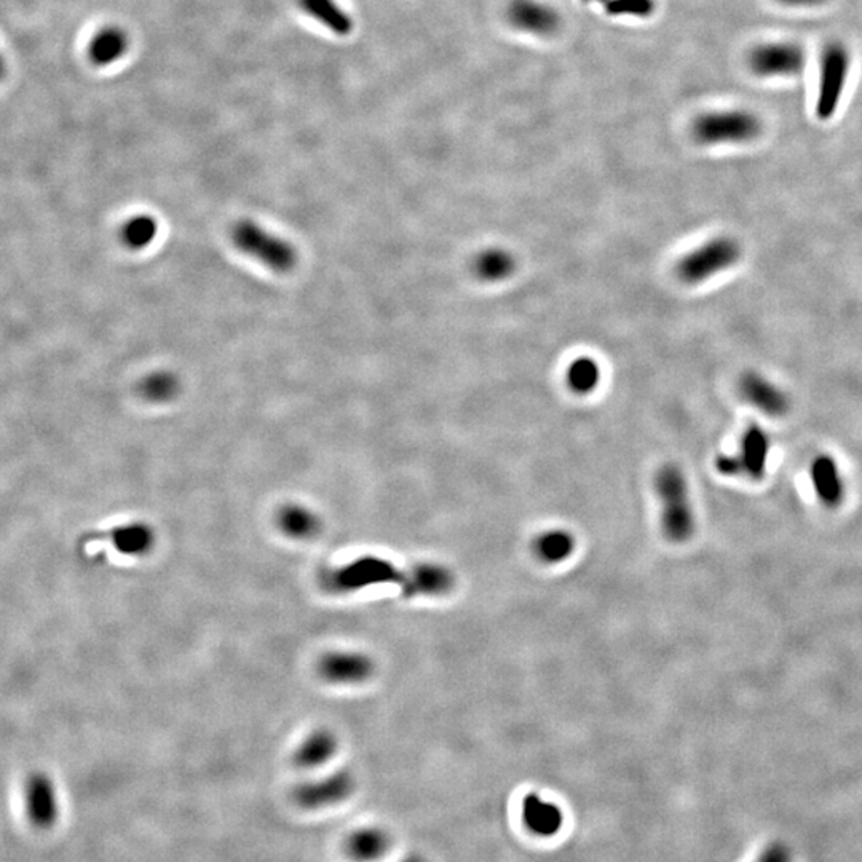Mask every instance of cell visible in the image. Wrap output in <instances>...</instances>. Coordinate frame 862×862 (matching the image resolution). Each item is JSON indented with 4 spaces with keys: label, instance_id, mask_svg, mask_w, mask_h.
<instances>
[{
    "label": "cell",
    "instance_id": "cb8c5ba5",
    "mask_svg": "<svg viewBox=\"0 0 862 862\" xmlns=\"http://www.w3.org/2000/svg\"><path fill=\"white\" fill-rule=\"evenodd\" d=\"M159 234V224L152 216L138 215L128 219L120 229V240L125 247L135 249L148 248Z\"/></svg>",
    "mask_w": 862,
    "mask_h": 862
},
{
    "label": "cell",
    "instance_id": "2e32d148",
    "mask_svg": "<svg viewBox=\"0 0 862 862\" xmlns=\"http://www.w3.org/2000/svg\"><path fill=\"white\" fill-rule=\"evenodd\" d=\"M390 849V834L380 828L358 829L347 840L348 856L358 862L383 860Z\"/></svg>",
    "mask_w": 862,
    "mask_h": 862
},
{
    "label": "cell",
    "instance_id": "7a4b0ae2",
    "mask_svg": "<svg viewBox=\"0 0 862 862\" xmlns=\"http://www.w3.org/2000/svg\"><path fill=\"white\" fill-rule=\"evenodd\" d=\"M230 238L235 248L240 249L244 255L258 260L270 270L278 274H286L296 266V249L285 238L269 232L258 222L241 219L235 222L230 230Z\"/></svg>",
    "mask_w": 862,
    "mask_h": 862
},
{
    "label": "cell",
    "instance_id": "83f0119b",
    "mask_svg": "<svg viewBox=\"0 0 862 862\" xmlns=\"http://www.w3.org/2000/svg\"><path fill=\"white\" fill-rule=\"evenodd\" d=\"M757 862H789V854L781 846H773Z\"/></svg>",
    "mask_w": 862,
    "mask_h": 862
},
{
    "label": "cell",
    "instance_id": "5bb4252c",
    "mask_svg": "<svg viewBox=\"0 0 862 862\" xmlns=\"http://www.w3.org/2000/svg\"><path fill=\"white\" fill-rule=\"evenodd\" d=\"M523 821L532 834L553 838L563 828L564 813L555 802L545 801L538 794H529L523 801Z\"/></svg>",
    "mask_w": 862,
    "mask_h": 862
},
{
    "label": "cell",
    "instance_id": "f1b7e54d",
    "mask_svg": "<svg viewBox=\"0 0 862 862\" xmlns=\"http://www.w3.org/2000/svg\"><path fill=\"white\" fill-rule=\"evenodd\" d=\"M780 2L786 3L789 7H814L821 6L825 0H780Z\"/></svg>",
    "mask_w": 862,
    "mask_h": 862
},
{
    "label": "cell",
    "instance_id": "d6986e66",
    "mask_svg": "<svg viewBox=\"0 0 862 862\" xmlns=\"http://www.w3.org/2000/svg\"><path fill=\"white\" fill-rule=\"evenodd\" d=\"M516 270V259L512 252L502 248H491L473 260V271L483 281H502L512 277Z\"/></svg>",
    "mask_w": 862,
    "mask_h": 862
},
{
    "label": "cell",
    "instance_id": "30bf717a",
    "mask_svg": "<svg viewBox=\"0 0 862 862\" xmlns=\"http://www.w3.org/2000/svg\"><path fill=\"white\" fill-rule=\"evenodd\" d=\"M740 394L744 402L769 417H781L789 410L787 395L757 373H746L740 379Z\"/></svg>",
    "mask_w": 862,
    "mask_h": 862
},
{
    "label": "cell",
    "instance_id": "6da1fadb",
    "mask_svg": "<svg viewBox=\"0 0 862 862\" xmlns=\"http://www.w3.org/2000/svg\"><path fill=\"white\" fill-rule=\"evenodd\" d=\"M655 491L662 502V529L667 541L685 543L695 532V515L687 478L682 469L667 464L655 476Z\"/></svg>",
    "mask_w": 862,
    "mask_h": 862
},
{
    "label": "cell",
    "instance_id": "e0dca14e",
    "mask_svg": "<svg viewBox=\"0 0 862 862\" xmlns=\"http://www.w3.org/2000/svg\"><path fill=\"white\" fill-rule=\"evenodd\" d=\"M128 50L127 34L119 28H105L91 39L88 58L98 68H108L120 60Z\"/></svg>",
    "mask_w": 862,
    "mask_h": 862
},
{
    "label": "cell",
    "instance_id": "d4e9b609",
    "mask_svg": "<svg viewBox=\"0 0 862 862\" xmlns=\"http://www.w3.org/2000/svg\"><path fill=\"white\" fill-rule=\"evenodd\" d=\"M601 380L600 365L593 358L575 359L567 369V384L572 392L578 395L592 394Z\"/></svg>",
    "mask_w": 862,
    "mask_h": 862
},
{
    "label": "cell",
    "instance_id": "4dcf8cb0",
    "mask_svg": "<svg viewBox=\"0 0 862 862\" xmlns=\"http://www.w3.org/2000/svg\"><path fill=\"white\" fill-rule=\"evenodd\" d=\"M403 862H427V861H425L424 858H420V856H409L407 858V860Z\"/></svg>",
    "mask_w": 862,
    "mask_h": 862
},
{
    "label": "cell",
    "instance_id": "484cf974",
    "mask_svg": "<svg viewBox=\"0 0 862 862\" xmlns=\"http://www.w3.org/2000/svg\"><path fill=\"white\" fill-rule=\"evenodd\" d=\"M605 10L611 14L648 17L655 10V2L653 0H607Z\"/></svg>",
    "mask_w": 862,
    "mask_h": 862
},
{
    "label": "cell",
    "instance_id": "4316f807",
    "mask_svg": "<svg viewBox=\"0 0 862 862\" xmlns=\"http://www.w3.org/2000/svg\"><path fill=\"white\" fill-rule=\"evenodd\" d=\"M715 469L724 476H741V465L735 454H722L715 458Z\"/></svg>",
    "mask_w": 862,
    "mask_h": 862
},
{
    "label": "cell",
    "instance_id": "ac0fdd59",
    "mask_svg": "<svg viewBox=\"0 0 862 862\" xmlns=\"http://www.w3.org/2000/svg\"><path fill=\"white\" fill-rule=\"evenodd\" d=\"M337 751V740L331 732L320 730L311 733L304 740V743L297 747L295 754L296 764L303 769H318V766L328 764Z\"/></svg>",
    "mask_w": 862,
    "mask_h": 862
},
{
    "label": "cell",
    "instance_id": "277c9868",
    "mask_svg": "<svg viewBox=\"0 0 862 862\" xmlns=\"http://www.w3.org/2000/svg\"><path fill=\"white\" fill-rule=\"evenodd\" d=\"M741 256L743 249L735 238L715 237L678 260L676 274L684 284H703L707 278L739 264Z\"/></svg>",
    "mask_w": 862,
    "mask_h": 862
},
{
    "label": "cell",
    "instance_id": "603a6c76",
    "mask_svg": "<svg viewBox=\"0 0 862 862\" xmlns=\"http://www.w3.org/2000/svg\"><path fill=\"white\" fill-rule=\"evenodd\" d=\"M139 395L150 403L172 402L181 392V380L171 370H157L139 383Z\"/></svg>",
    "mask_w": 862,
    "mask_h": 862
},
{
    "label": "cell",
    "instance_id": "9a60e30c",
    "mask_svg": "<svg viewBox=\"0 0 862 862\" xmlns=\"http://www.w3.org/2000/svg\"><path fill=\"white\" fill-rule=\"evenodd\" d=\"M454 586V577L446 567L436 564H420L407 571V579L403 593L406 596H439L449 593Z\"/></svg>",
    "mask_w": 862,
    "mask_h": 862
},
{
    "label": "cell",
    "instance_id": "ffe728a7",
    "mask_svg": "<svg viewBox=\"0 0 862 862\" xmlns=\"http://www.w3.org/2000/svg\"><path fill=\"white\" fill-rule=\"evenodd\" d=\"M299 2L310 17L334 34L348 36L354 29V21L337 6L336 0H299Z\"/></svg>",
    "mask_w": 862,
    "mask_h": 862
},
{
    "label": "cell",
    "instance_id": "4fadbf2b",
    "mask_svg": "<svg viewBox=\"0 0 862 862\" xmlns=\"http://www.w3.org/2000/svg\"><path fill=\"white\" fill-rule=\"evenodd\" d=\"M741 465V476L752 480L764 479L770 456L769 433L757 424H752L743 433L740 453L735 454Z\"/></svg>",
    "mask_w": 862,
    "mask_h": 862
},
{
    "label": "cell",
    "instance_id": "7c38bea8",
    "mask_svg": "<svg viewBox=\"0 0 862 862\" xmlns=\"http://www.w3.org/2000/svg\"><path fill=\"white\" fill-rule=\"evenodd\" d=\"M373 662L363 653H329L320 663L321 676L333 684L351 685L365 682L373 674Z\"/></svg>",
    "mask_w": 862,
    "mask_h": 862
},
{
    "label": "cell",
    "instance_id": "3957f363",
    "mask_svg": "<svg viewBox=\"0 0 862 862\" xmlns=\"http://www.w3.org/2000/svg\"><path fill=\"white\" fill-rule=\"evenodd\" d=\"M693 138L698 145H743L762 133V120L744 109L706 112L693 122Z\"/></svg>",
    "mask_w": 862,
    "mask_h": 862
},
{
    "label": "cell",
    "instance_id": "8fae6325",
    "mask_svg": "<svg viewBox=\"0 0 862 862\" xmlns=\"http://www.w3.org/2000/svg\"><path fill=\"white\" fill-rule=\"evenodd\" d=\"M508 20L519 31L535 36L555 34L561 24L556 10L537 0H513Z\"/></svg>",
    "mask_w": 862,
    "mask_h": 862
},
{
    "label": "cell",
    "instance_id": "5b68a950",
    "mask_svg": "<svg viewBox=\"0 0 862 862\" xmlns=\"http://www.w3.org/2000/svg\"><path fill=\"white\" fill-rule=\"evenodd\" d=\"M850 50L840 40L825 43L821 53L820 90H818L816 116L820 120L832 119L839 109L850 72Z\"/></svg>",
    "mask_w": 862,
    "mask_h": 862
},
{
    "label": "cell",
    "instance_id": "7402d4cb",
    "mask_svg": "<svg viewBox=\"0 0 862 862\" xmlns=\"http://www.w3.org/2000/svg\"><path fill=\"white\" fill-rule=\"evenodd\" d=\"M574 549L575 538L566 531L543 532L534 542L535 556L546 564L563 563Z\"/></svg>",
    "mask_w": 862,
    "mask_h": 862
},
{
    "label": "cell",
    "instance_id": "ba28073f",
    "mask_svg": "<svg viewBox=\"0 0 862 862\" xmlns=\"http://www.w3.org/2000/svg\"><path fill=\"white\" fill-rule=\"evenodd\" d=\"M355 780L350 773L337 772L296 789L295 799L303 809L321 810L337 805L354 794Z\"/></svg>",
    "mask_w": 862,
    "mask_h": 862
},
{
    "label": "cell",
    "instance_id": "52a82bcc",
    "mask_svg": "<svg viewBox=\"0 0 862 862\" xmlns=\"http://www.w3.org/2000/svg\"><path fill=\"white\" fill-rule=\"evenodd\" d=\"M24 809L29 823L36 829H50L60 818L57 789L49 775L32 773L24 784Z\"/></svg>",
    "mask_w": 862,
    "mask_h": 862
},
{
    "label": "cell",
    "instance_id": "9c48e42d",
    "mask_svg": "<svg viewBox=\"0 0 862 862\" xmlns=\"http://www.w3.org/2000/svg\"><path fill=\"white\" fill-rule=\"evenodd\" d=\"M810 479L814 495L828 509H838L845 502L846 487L838 460L829 454H820L810 465Z\"/></svg>",
    "mask_w": 862,
    "mask_h": 862
},
{
    "label": "cell",
    "instance_id": "8992f818",
    "mask_svg": "<svg viewBox=\"0 0 862 862\" xmlns=\"http://www.w3.org/2000/svg\"><path fill=\"white\" fill-rule=\"evenodd\" d=\"M805 50L792 42L764 43L750 55L751 69L761 77L799 75L805 68Z\"/></svg>",
    "mask_w": 862,
    "mask_h": 862
},
{
    "label": "cell",
    "instance_id": "44dd1931",
    "mask_svg": "<svg viewBox=\"0 0 862 862\" xmlns=\"http://www.w3.org/2000/svg\"><path fill=\"white\" fill-rule=\"evenodd\" d=\"M278 524L288 537L300 541L315 537L321 527L318 516L303 505L285 506L278 515Z\"/></svg>",
    "mask_w": 862,
    "mask_h": 862
},
{
    "label": "cell",
    "instance_id": "f546056e",
    "mask_svg": "<svg viewBox=\"0 0 862 862\" xmlns=\"http://www.w3.org/2000/svg\"><path fill=\"white\" fill-rule=\"evenodd\" d=\"M6 76V61H3L2 55H0V80Z\"/></svg>",
    "mask_w": 862,
    "mask_h": 862
}]
</instances>
